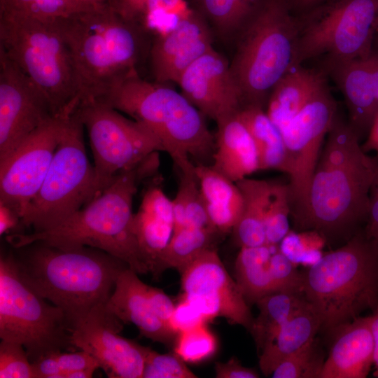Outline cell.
<instances>
[{"label":"cell","instance_id":"cell-1","mask_svg":"<svg viewBox=\"0 0 378 378\" xmlns=\"http://www.w3.org/2000/svg\"><path fill=\"white\" fill-rule=\"evenodd\" d=\"M348 122L336 116L322 148L305 214L295 227L339 247L365 224L378 160L361 146Z\"/></svg>","mask_w":378,"mask_h":378},{"label":"cell","instance_id":"cell-47","mask_svg":"<svg viewBox=\"0 0 378 378\" xmlns=\"http://www.w3.org/2000/svg\"><path fill=\"white\" fill-rule=\"evenodd\" d=\"M363 232L368 239L378 244V172L370 189L369 209Z\"/></svg>","mask_w":378,"mask_h":378},{"label":"cell","instance_id":"cell-11","mask_svg":"<svg viewBox=\"0 0 378 378\" xmlns=\"http://www.w3.org/2000/svg\"><path fill=\"white\" fill-rule=\"evenodd\" d=\"M298 20L295 65L318 57L326 66L368 57L378 23V0H331Z\"/></svg>","mask_w":378,"mask_h":378},{"label":"cell","instance_id":"cell-12","mask_svg":"<svg viewBox=\"0 0 378 378\" xmlns=\"http://www.w3.org/2000/svg\"><path fill=\"white\" fill-rule=\"evenodd\" d=\"M77 111L89 135L98 195L120 173L163 151L148 128L104 102L81 101Z\"/></svg>","mask_w":378,"mask_h":378},{"label":"cell","instance_id":"cell-53","mask_svg":"<svg viewBox=\"0 0 378 378\" xmlns=\"http://www.w3.org/2000/svg\"><path fill=\"white\" fill-rule=\"evenodd\" d=\"M370 57L372 64V74L378 104V49L377 50L373 49Z\"/></svg>","mask_w":378,"mask_h":378},{"label":"cell","instance_id":"cell-32","mask_svg":"<svg viewBox=\"0 0 378 378\" xmlns=\"http://www.w3.org/2000/svg\"><path fill=\"white\" fill-rule=\"evenodd\" d=\"M276 246L267 244L241 247L234 264L235 281L250 305L276 293L269 270Z\"/></svg>","mask_w":378,"mask_h":378},{"label":"cell","instance_id":"cell-30","mask_svg":"<svg viewBox=\"0 0 378 378\" xmlns=\"http://www.w3.org/2000/svg\"><path fill=\"white\" fill-rule=\"evenodd\" d=\"M116 13L146 32L170 31L190 10L186 0H104Z\"/></svg>","mask_w":378,"mask_h":378},{"label":"cell","instance_id":"cell-31","mask_svg":"<svg viewBox=\"0 0 378 378\" xmlns=\"http://www.w3.org/2000/svg\"><path fill=\"white\" fill-rule=\"evenodd\" d=\"M222 236L213 227H186L174 231L152 275L159 277L167 269H175L181 274L204 253L216 248L217 241Z\"/></svg>","mask_w":378,"mask_h":378},{"label":"cell","instance_id":"cell-27","mask_svg":"<svg viewBox=\"0 0 378 378\" xmlns=\"http://www.w3.org/2000/svg\"><path fill=\"white\" fill-rule=\"evenodd\" d=\"M243 199L242 210L232 233L241 248L266 244L265 221L274 182L244 178L237 182Z\"/></svg>","mask_w":378,"mask_h":378},{"label":"cell","instance_id":"cell-9","mask_svg":"<svg viewBox=\"0 0 378 378\" xmlns=\"http://www.w3.org/2000/svg\"><path fill=\"white\" fill-rule=\"evenodd\" d=\"M84 127L76 108L64 121L42 186L21 215L20 223L33 232L56 226L98 196L94 167L85 151Z\"/></svg>","mask_w":378,"mask_h":378},{"label":"cell","instance_id":"cell-54","mask_svg":"<svg viewBox=\"0 0 378 378\" xmlns=\"http://www.w3.org/2000/svg\"><path fill=\"white\" fill-rule=\"evenodd\" d=\"M95 370H83L67 372L65 378H90L92 377Z\"/></svg>","mask_w":378,"mask_h":378},{"label":"cell","instance_id":"cell-10","mask_svg":"<svg viewBox=\"0 0 378 378\" xmlns=\"http://www.w3.org/2000/svg\"><path fill=\"white\" fill-rule=\"evenodd\" d=\"M41 296L22 275L14 255L0 258V337L21 344L31 362L76 351L61 309Z\"/></svg>","mask_w":378,"mask_h":378},{"label":"cell","instance_id":"cell-25","mask_svg":"<svg viewBox=\"0 0 378 378\" xmlns=\"http://www.w3.org/2000/svg\"><path fill=\"white\" fill-rule=\"evenodd\" d=\"M195 171L211 225L223 235L232 232L242 210L238 186L211 164L197 163Z\"/></svg>","mask_w":378,"mask_h":378},{"label":"cell","instance_id":"cell-16","mask_svg":"<svg viewBox=\"0 0 378 378\" xmlns=\"http://www.w3.org/2000/svg\"><path fill=\"white\" fill-rule=\"evenodd\" d=\"M183 298L209 320L220 316L251 330L254 318L237 281L227 272L216 248L209 250L181 274Z\"/></svg>","mask_w":378,"mask_h":378},{"label":"cell","instance_id":"cell-7","mask_svg":"<svg viewBox=\"0 0 378 378\" xmlns=\"http://www.w3.org/2000/svg\"><path fill=\"white\" fill-rule=\"evenodd\" d=\"M241 29L230 69L243 106H262L275 85L296 66L298 20L288 0H258Z\"/></svg>","mask_w":378,"mask_h":378},{"label":"cell","instance_id":"cell-26","mask_svg":"<svg viewBox=\"0 0 378 378\" xmlns=\"http://www.w3.org/2000/svg\"><path fill=\"white\" fill-rule=\"evenodd\" d=\"M325 85L322 73L301 65L295 66L272 90L267 115L281 131Z\"/></svg>","mask_w":378,"mask_h":378},{"label":"cell","instance_id":"cell-50","mask_svg":"<svg viewBox=\"0 0 378 378\" xmlns=\"http://www.w3.org/2000/svg\"><path fill=\"white\" fill-rule=\"evenodd\" d=\"M361 146L367 153H375V157L378 159V112L372 122L365 141L361 144Z\"/></svg>","mask_w":378,"mask_h":378},{"label":"cell","instance_id":"cell-29","mask_svg":"<svg viewBox=\"0 0 378 378\" xmlns=\"http://www.w3.org/2000/svg\"><path fill=\"white\" fill-rule=\"evenodd\" d=\"M238 114L253 141L258 171L276 170L288 174L287 155L282 134L262 106L246 104Z\"/></svg>","mask_w":378,"mask_h":378},{"label":"cell","instance_id":"cell-36","mask_svg":"<svg viewBox=\"0 0 378 378\" xmlns=\"http://www.w3.org/2000/svg\"><path fill=\"white\" fill-rule=\"evenodd\" d=\"M258 0H200L201 8L217 31L230 35L240 30Z\"/></svg>","mask_w":378,"mask_h":378},{"label":"cell","instance_id":"cell-45","mask_svg":"<svg viewBox=\"0 0 378 378\" xmlns=\"http://www.w3.org/2000/svg\"><path fill=\"white\" fill-rule=\"evenodd\" d=\"M146 291L155 313L170 327V320L176 307L173 301L162 290L158 288L147 285Z\"/></svg>","mask_w":378,"mask_h":378},{"label":"cell","instance_id":"cell-18","mask_svg":"<svg viewBox=\"0 0 378 378\" xmlns=\"http://www.w3.org/2000/svg\"><path fill=\"white\" fill-rule=\"evenodd\" d=\"M177 84L190 103L216 122L243 106L230 64L214 48L190 64Z\"/></svg>","mask_w":378,"mask_h":378},{"label":"cell","instance_id":"cell-38","mask_svg":"<svg viewBox=\"0 0 378 378\" xmlns=\"http://www.w3.org/2000/svg\"><path fill=\"white\" fill-rule=\"evenodd\" d=\"M289 218L290 204L288 184L274 182L265 221L266 244L277 246L288 234Z\"/></svg>","mask_w":378,"mask_h":378},{"label":"cell","instance_id":"cell-17","mask_svg":"<svg viewBox=\"0 0 378 378\" xmlns=\"http://www.w3.org/2000/svg\"><path fill=\"white\" fill-rule=\"evenodd\" d=\"M122 321L106 308L94 307L71 330L76 349L94 356L110 378H141L147 348L119 335Z\"/></svg>","mask_w":378,"mask_h":378},{"label":"cell","instance_id":"cell-52","mask_svg":"<svg viewBox=\"0 0 378 378\" xmlns=\"http://www.w3.org/2000/svg\"><path fill=\"white\" fill-rule=\"evenodd\" d=\"M330 1L331 0H288L293 12L297 10L302 15Z\"/></svg>","mask_w":378,"mask_h":378},{"label":"cell","instance_id":"cell-46","mask_svg":"<svg viewBox=\"0 0 378 378\" xmlns=\"http://www.w3.org/2000/svg\"><path fill=\"white\" fill-rule=\"evenodd\" d=\"M217 378H258L259 373L253 368L243 366L239 360L231 358L227 362H217L215 364Z\"/></svg>","mask_w":378,"mask_h":378},{"label":"cell","instance_id":"cell-33","mask_svg":"<svg viewBox=\"0 0 378 378\" xmlns=\"http://www.w3.org/2000/svg\"><path fill=\"white\" fill-rule=\"evenodd\" d=\"M306 302L302 293L284 292L274 293L257 301L259 314L249 332L260 353L272 343L281 328Z\"/></svg>","mask_w":378,"mask_h":378},{"label":"cell","instance_id":"cell-13","mask_svg":"<svg viewBox=\"0 0 378 378\" xmlns=\"http://www.w3.org/2000/svg\"><path fill=\"white\" fill-rule=\"evenodd\" d=\"M337 115V104L326 84L280 131L287 155L290 218L294 227L307 210L312 178Z\"/></svg>","mask_w":378,"mask_h":378},{"label":"cell","instance_id":"cell-51","mask_svg":"<svg viewBox=\"0 0 378 378\" xmlns=\"http://www.w3.org/2000/svg\"><path fill=\"white\" fill-rule=\"evenodd\" d=\"M370 328L373 339L374 356L373 365L375 367L374 376L378 377V306L370 315Z\"/></svg>","mask_w":378,"mask_h":378},{"label":"cell","instance_id":"cell-6","mask_svg":"<svg viewBox=\"0 0 378 378\" xmlns=\"http://www.w3.org/2000/svg\"><path fill=\"white\" fill-rule=\"evenodd\" d=\"M302 274V293L328 334L378 306V244L363 229Z\"/></svg>","mask_w":378,"mask_h":378},{"label":"cell","instance_id":"cell-20","mask_svg":"<svg viewBox=\"0 0 378 378\" xmlns=\"http://www.w3.org/2000/svg\"><path fill=\"white\" fill-rule=\"evenodd\" d=\"M127 267L118 275L106 308L123 323H133L141 335L170 346L177 334L155 313L147 295V284Z\"/></svg>","mask_w":378,"mask_h":378},{"label":"cell","instance_id":"cell-3","mask_svg":"<svg viewBox=\"0 0 378 378\" xmlns=\"http://www.w3.org/2000/svg\"><path fill=\"white\" fill-rule=\"evenodd\" d=\"M16 249L14 256L24 279L62 310L71 330L94 307L107 303L118 275L128 267L88 246L62 248L36 241Z\"/></svg>","mask_w":378,"mask_h":378},{"label":"cell","instance_id":"cell-4","mask_svg":"<svg viewBox=\"0 0 378 378\" xmlns=\"http://www.w3.org/2000/svg\"><path fill=\"white\" fill-rule=\"evenodd\" d=\"M97 100L148 128L177 169L192 165L190 158L203 164L211 160L215 140L204 115L167 83L145 80L135 70L118 79Z\"/></svg>","mask_w":378,"mask_h":378},{"label":"cell","instance_id":"cell-19","mask_svg":"<svg viewBox=\"0 0 378 378\" xmlns=\"http://www.w3.org/2000/svg\"><path fill=\"white\" fill-rule=\"evenodd\" d=\"M211 48L212 38L207 24L191 8L170 31L157 36L150 48V69L155 81L177 83L183 71Z\"/></svg>","mask_w":378,"mask_h":378},{"label":"cell","instance_id":"cell-8","mask_svg":"<svg viewBox=\"0 0 378 378\" xmlns=\"http://www.w3.org/2000/svg\"><path fill=\"white\" fill-rule=\"evenodd\" d=\"M0 52L38 87L54 115L76 108V69L55 20L0 15Z\"/></svg>","mask_w":378,"mask_h":378},{"label":"cell","instance_id":"cell-15","mask_svg":"<svg viewBox=\"0 0 378 378\" xmlns=\"http://www.w3.org/2000/svg\"><path fill=\"white\" fill-rule=\"evenodd\" d=\"M52 116L41 91L0 52V164Z\"/></svg>","mask_w":378,"mask_h":378},{"label":"cell","instance_id":"cell-41","mask_svg":"<svg viewBox=\"0 0 378 378\" xmlns=\"http://www.w3.org/2000/svg\"><path fill=\"white\" fill-rule=\"evenodd\" d=\"M1 378H35L31 362L24 346L16 342L1 340Z\"/></svg>","mask_w":378,"mask_h":378},{"label":"cell","instance_id":"cell-35","mask_svg":"<svg viewBox=\"0 0 378 378\" xmlns=\"http://www.w3.org/2000/svg\"><path fill=\"white\" fill-rule=\"evenodd\" d=\"M80 0H0V15L54 20L91 8Z\"/></svg>","mask_w":378,"mask_h":378},{"label":"cell","instance_id":"cell-24","mask_svg":"<svg viewBox=\"0 0 378 378\" xmlns=\"http://www.w3.org/2000/svg\"><path fill=\"white\" fill-rule=\"evenodd\" d=\"M238 112L216 122L211 164L215 170L235 183L258 171L253 141Z\"/></svg>","mask_w":378,"mask_h":378},{"label":"cell","instance_id":"cell-22","mask_svg":"<svg viewBox=\"0 0 378 378\" xmlns=\"http://www.w3.org/2000/svg\"><path fill=\"white\" fill-rule=\"evenodd\" d=\"M158 181H153L134 214V231L143 259L151 274L169 243L174 227L172 200Z\"/></svg>","mask_w":378,"mask_h":378},{"label":"cell","instance_id":"cell-40","mask_svg":"<svg viewBox=\"0 0 378 378\" xmlns=\"http://www.w3.org/2000/svg\"><path fill=\"white\" fill-rule=\"evenodd\" d=\"M180 356L159 354L147 348L142 378H196Z\"/></svg>","mask_w":378,"mask_h":378},{"label":"cell","instance_id":"cell-43","mask_svg":"<svg viewBox=\"0 0 378 378\" xmlns=\"http://www.w3.org/2000/svg\"><path fill=\"white\" fill-rule=\"evenodd\" d=\"M209 321L206 316L192 302L184 298L176 306L170 320V327L178 334L185 330Z\"/></svg>","mask_w":378,"mask_h":378},{"label":"cell","instance_id":"cell-42","mask_svg":"<svg viewBox=\"0 0 378 378\" xmlns=\"http://www.w3.org/2000/svg\"><path fill=\"white\" fill-rule=\"evenodd\" d=\"M269 270L276 293H302V274L279 248L272 254Z\"/></svg>","mask_w":378,"mask_h":378},{"label":"cell","instance_id":"cell-44","mask_svg":"<svg viewBox=\"0 0 378 378\" xmlns=\"http://www.w3.org/2000/svg\"><path fill=\"white\" fill-rule=\"evenodd\" d=\"M65 374L67 372L83 370H97L100 368L98 361L88 352L80 349L79 351H57L53 353Z\"/></svg>","mask_w":378,"mask_h":378},{"label":"cell","instance_id":"cell-55","mask_svg":"<svg viewBox=\"0 0 378 378\" xmlns=\"http://www.w3.org/2000/svg\"><path fill=\"white\" fill-rule=\"evenodd\" d=\"M85 4L91 7H95L103 4L104 0H80Z\"/></svg>","mask_w":378,"mask_h":378},{"label":"cell","instance_id":"cell-28","mask_svg":"<svg viewBox=\"0 0 378 378\" xmlns=\"http://www.w3.org/2000/svg\"><path fill=\"white\" fill-rule=\"evenodd\" d=\"M319 330V317L307 301L281 328L272 343L260 352L259 366L264 375H271L283 360L316 337Z\"/></svg>","mask_w":378,"mask_h":378},{"label":"cell","instance_id":"cell-39","mask_svg":"<svg viewBox=\"0 0 378 378\" xmlns=\"http://www.w3.org/2000/svg\"><path fill=\"white\" fill-rule=\"evenodd\" d=\"M217 347L216 337L203 323L178 332L174 350L185 362L197 363L211 357Z\"/></svg>","mask_w":378,"mask_h":378},{"label":"cell","instance_id":"cell-49","mask_svg":"<svg viewBox=\"0 0 378 378\" xmlns=\"http://www.w3.org/2000/svg\"><path fill=\"white\" fill-rule=\"evenodd\" d=\"M0 211V233L2 235L14 229L18 223L21 222L18 214L10 208L1 204Z\"/></svg>","mask_w":378,"mask_h":378},{"label":"cell","instance_id":"cell-5","mask_svg":"<svg viewBox=\"0 0 378 378\" xmlns=\"http://www.w3.org/2000/svg\"><path fill=\"white\" fill-rule=\"evenodd\" d=\"M55 22L74 62L80 102L101 98L118 79L137 70L147 32L106 2Z\"/></svg>","mask_w":378,"mask_h":378},{"label":"cell","instance_id":"cell-37","mask_svg":"<svg viewBox=\"0 0 378 378\" xmlns=\"http://www.w3.org/2000/svg\"><path fill=\"white\" fill-rule=\"evenodd\" d=\"M325 359L316 337L283 360L271 375L273 378H319Z\"/></svg>","mask_w":378,"mask_h":378},{"label":"cell","instance_id":"cell-48","mask_svg":"<svg viewBox=\"0 0 378 378\" xmlns=\"http://www.w3.org/2000/svg\"><path fill=\"white\" fill-rule=\"evenodd\" d=\"M31 364L35 378H64V372L53 353L41 357Z\"/></svg>","mask_w":378,"mask_h":378},{"label":"cell","instance_id":"cell-23","mask_svg":"<svg viewBox=\"0 0 378 378\" xmlns=\"http://www.w3.org/2000/svg\"><path fill=\"white\" fill-rule=\"evenodd\" d=\"M370 56L327 67L344 97L348 123L360 139L366 136L378 112Z\"/></svg>","mask_w":378,"mask_h":378},{"label":"cell","instance_id":"cell-14","mask_svg":"<svg viewBox=\"0 0 378 378\" xmlns=\"http://www.w3.org/2000/svg\"><path fill=\"white\" fill-rule=\"evenodd\" d=\"M71 113L51 117L0 164V204L14 211L20 218L42 186L64 121Z\"/></svg>","mask_w":378,"mask_h":378},{"label":"cell","instance_id":"cell-21","mask_svg":"<svg viewBox=\"0 0 378 378\" xmlns=\"http://www.w3.org/2000/svg\"><path fill=\"white\" fill-rule=\"evenodd\" d=\"M328 335L332 340L319 378H365L374 356L370 316H358Z\"/></svg>","mask_w":378,"mask_h":378},{"label":"cell","instance_id":"cell-56","mask_svg":"<svg viewBox=\"0 0 378 378\" xmlns=\"http://www.w3.org/2000/svg\"><path fill=\"white\" fill-rule=\"evenodd\" d=\"M377 34H378V23H377Z\"/></svg>","mask_w":378,"mask_h":378},{"label":"cell","instance_id":"cell-34","mask_svg":"<svg viewBox=\"0 0 378 378\" xmlns=\"http://www.w3.org/2000/svg\"><path fill=\"white\" fill-rule=\"evenodd\" d=\"M178 171V190L172 200L174 232L186 227H213L204 206L195 164Z\"/></svg>","mask_w":378,"mask_h":378},{"label":"cell","instance_id":"cell-2","mask_svg":"<svg viewBox=\"0 0 378 378\" xmlns=\"http://www.w3.org/2000/svg\"><path fill=\"white\" fill-rule=\"evenodd\" d=\"M158 152L120 173L98 196L56 226L42 232L6 236L15 248L39 241L71 248L83 246L104 251L121 260L138 274L149 270L134 231L132 203L139 184L158 172Z\"/></svg>","mask_w":378,"mask_h":378}]
</instances>
